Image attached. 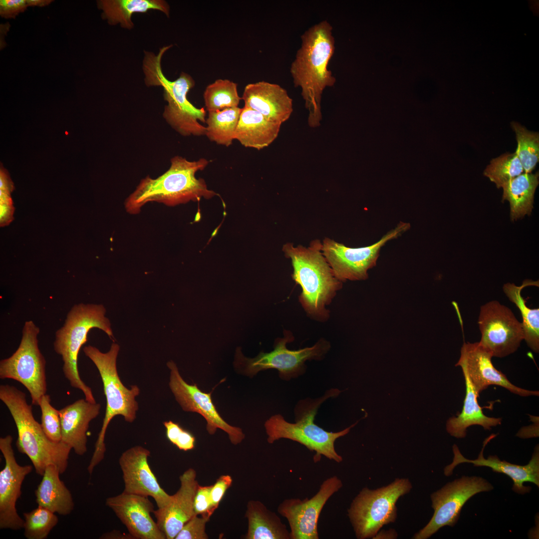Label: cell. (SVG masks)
Wrapping results in <instances>:
<instances>
[{"label": "cell", "mask_w": 539, "mask_h": 539, "mask_svg": "<svg viewBox=\"0 0 539 539\" xmlns=\"http://www.w3.org/2000/svg\"><path fill=\"white\" fill-rule=\"evenodd\" d=\"M150 452L140 446L133 447L121 455L119 464L123 474L124 492L151 497L158 509L167 507L172 496L168 494L160 486L148 462Z\"/></svg>", "instance_id": "ac0fdd59"}, {"label": "cell", "mask_w": 539, "mask_h": 539, "mask_svg": "<svg viewBox=\"0 0 539 539\" xmlns=\"http://www.w3.org/2000/svg\"><path fill=\"white\" fill-rule=\"evenodd\" d=\"M539 177L538 172L535 174L523 173L503 186L502 200L510 203L513 221L531 215L535 192L539 183Z\"/></svg>", "instance_id": "f1b7e54d"}, {"label": "cell", "mask_w": 539, "mask_h": 539, "mask_svg": "<svg viewBox=\"0 0 539 539\" xmlns=\"http://www.w3.org/2000/svg\"><path fill=\"white\" fill-rule=\"evenodd\" d=\"M343 486L336 476L322 482L317 492L311 498L284 500L277 512L289 524L291 539H318L317 523L320 513L328 500Z\"/></svg>", "instance_id": "9a60e30c"}, {"label": "cell", "mask_w": 539, "mask_h": 539, "mask_svg": "<svg viewBox=\"0 0 539 539\" xmlns=\"http://www.w3.org/2000/svg\"><path fill=\"white\" fill-rule=\"evenodd\" d=\"M172 45L161 48L156 55L144 51L143 70L147 86H161L164 98L168 104L165 106L163 117L176 132L183 136H206V111L193 105L187 98L188 92L195 86V81L188 74L182 72L174 81L169 80L164 75L161 60L164 53Z\"/></svg>", "instance_id": "8992f818"}, {"label": "cell", "mask_w": 539, "mask_h": 539, "mask_svg": "<svg viewBox=\"0 0 539 539\" xmlns=\"http://www.w3.org/2000/svg\"><path fill=\"white\" fill-rule=\"evenodd\" d=\"M196 472L189 468L180 476V487L172 496L169 505L163 509H157L153 513L160 530L167 539H174L183 526L193 516L194 499L199 484Z\"/></svg>", "instance_id": "7402d4cb"}, {"label": "cell", "mask_w": 539, "mask_h": 539, "mask_svg": "<svg viewBox=\"0 0 539 539\" xmlns=\"http://www.w3.org/2000/svg\"><path fill=\"white\" fill-rule=\"evenodd\" d=\"M340 392L337 388H331L320 397L299 400L294 409V423L286 421L280 414L271 416L264 424L268 442L272 444L279 439H287L298 442L310 451L314 452L315 463L320 461L322 456L337 463L341 462L343 458L335 450V442L338 438L347 434L358 421L337 432L327 431L314 422L321 404L329 398L337 397Z\"/></svg>", "instance_id": "277c9868"}, {"label": "cell", "mask_w": 539, "mask_h": 539, "mask_svg": "<svg viewBox=\"0 0 539 539\" xmlns=\"http://www.w3.org/2000/svg\"><path fill=\"white\" fill-rule=\"evenodd\" d=\"M242 111V108L237 107L209 112L206 136L218 145H231Z\"/></svg>", "instance_id": "1f68e13d"}, {"label": "cell", "mask_w": 539, "mask_h": 539, "mask_svg": "<svg viewBox=\"0 0 539 539\" xmlns=\"http://www.w3.org/2000/svg\"><path fill=\"white\" fill-rule=\"evenodd\" d=\"M460 358L455 366L467 373L476 392L480 393L490 385L502 387L511 393L523 397L538 396L539 392L519 387L498 370L492 362V356L479 343L464 342Z\"/></svg>", "instance_id": "d6986e66"}, {"label": "cell", "mask_w": 539, "mask_h": 539, "mask_svg": "<svg viewBox=\"0 0 539 539\" xmlns=\"http://www.w3.org/2000/svg\"><path fill=\"white\" fill-rule=\"evenodd\" d=\"M478 323L481 334L479 343L492 357L502 358L514 353L524 339L522 322L497 300L481 306Z\"/></svg>", "instance_id": "5bb4252c"}, {"label": "cell", "mask_w": 539, "mask_h": 539, "mask_svg": "<svg viewBox=\"0 0 539 539\" xmlns=\"http://www.w3.org/2000/svg\"><path fill=\"white\" fill-rule=\"evenodd\" d=\"M412 488L408 479H396L376 490L363 488L353 500L347 515L358 539L373 538L385 525L397 518L396 504Z\"/></svg>", "instance_id": "30bf717a"}, {"label": "cell", "mask_w": 539, "mask_h": 539, "mask_svg": "<svg viewBox=\"0 0 539 539\" xmlns=\"http://www.w3.org/2000/svg\"><path fill=\"white\" fill-rule=\"evenodd\" d=\"M98 3L103 11V17L110 24L120 23L122 27L128 29L134 26L131 16L135 12L156 9L168 16L170 11L168 3L162 0H102Z\"/></svg>", "instance_id": "f546056e"}, {"label": "cell", "mask_w": 539, "mask_h": 539, "mask_svg": "<svg viewBox=\"0 0 539 539\" xmlns=\"http://www.w3.org/2000/svg\"><path fill=\"white\" fill-rule=\"evenodd\" d=\"M119 349V345L114 342L109 351L105 353L92 345L86 346L83 349L85 355L93 362L99 371L106 399L102 426L87 468L90 474L104 459L106 451L105 435L111 420L117 415H122L126 421L132 422L138 410L136 397L140 393V389L135 385H132L130 389L126 387L117 372L116 360Z\"/></svg>", "instance_id": "ba28073f"}, {"label": "cell", "mask_w": 539, "mask_h": 539, "mask_svg": "<svg viewBox=\"0 0 539 539\" xmlns=\"http://www.w3.org/2000/svg\"><path fill=\"white\" fill-rule=\"evenodd\" d=\"M332 26L322 20L310 26L301 35V45L290 67L295 87L308 111L307 122L312 128L320 125L321 100L324 90L333 86L336 78L328 67L335 50Z\"/></svg>", "instance_id": "6da1fadb"}, {"label": "cell", "mask_w": 539, "mask_h": 539, "mask_svg": "<svg viewBox=\"0 0 539 539\" xmlns=\"http://www.w3.org/2000/svg\"><path fill=\"white\" fill-rule=\"evenodd\" d=\"M27 7L26 0H0V15L5 18H13Z\"/></svg>", "instance_id": "b9f144b4"}, {"label": "cell", "mask_w": 539, "mask_h": 539, "mask_svg": "<svg viewBox=\"0 0 539 539\" xmlns=\"http://www.w3.org/2000/svg\"><path fill=\"white\" fill-rule=\"evenodd\" d=\"M410 228L408 223L401 222L378 242L366 247L350 248L325 238L321 250L336 277L346 280H363L368 277V270L376 265L381 249L387 242L395 239Z\"/></svg>", "instance_id": "7c38bea8"}, {"label": "cell", "mask_w": 539, "mask_h": 539, "mask_svg": "<svg viewBox=\"0 0 539 539\" xmlns=\"http://www.w3.org/2000/svg\"><path fill=\"white\" fill-rule=\"evenodd\" d=\"M497 436L493 434L487 437L483 442V445L477 459H468L461 454L456 444L453 446L454 457L453 462L444 469V474L449 476L453 474L456 466L461 463H471L477 467H488L494 472L503 473L512 480V490L516 493L525 494L530 493L532 488L525 486V482H531L539 487V448L537 445L534 449L531 459L526 465L512 464L506 461L501 460L497 456H489L487 459L483 455L484 449L488 443Z\"/></svg>", "instance_id": "ffe728a7"}, {"label": "cell", "mask_w": 539, "mask_h": 539, "mask_svg": "<svg viewBox=\"0 0 539 539\" xmlns=\"http://www.w3.org/2000/svg\"><path fill=\"white\" fill-rule=\"evenodd\" d=\"M167 365L170 370V388L182 409L186 412L197 413L203 417L207 422L206 430L209 434L213 435L218 429H220L228 434L233 444L236 445L241 443L245 437L242 429L230 425L223 419L213 402L212 391L205 393L196 384L187 383L173 361H169Z\"/></svg>", "instance_id": "2e32d148"}, {"label": "cell", "mask_w": 539, "mask_h": 539, "mask_svg": "<svg viewBox=\"0 0 539 539\" xmlns=\"http://www.w3.org/2000/svg\"><path fill=\"white\" fill-rule=\"evenodd\" d=\"M242 99L245 106L281 125L293 112L292 99L286 90L277 84L265 81L248 84L244 88Z\"/></svg>", "instance_id": "603a6c76"}, {"label": "cell", "mask_w": 539, "mask_h": 539, "mask_svg": "<svg viewBox=\"0 0 539 539\" xmlns=\"http://www.w3.org/2000/svg\"><path fill=\"white\" fill-rule=\"evenodd\" d=\"M245 517L248 522L246 539H291L280 518L260 501L248 502Z\"/></svg>", "instance_id": "83f0119b"}, {"label": "cell", "mask_w": 539, "mask_h": 539, "mask_svg": "<svg viewBox=\"0 0 539 539\" xmlns=\"http://www.w3.org/2000/svg\"><path fill=\"white\" fill-rule=\"evenodd\" d=\"M466 386V394L462 410L457 416L450 418L447 421L446 430L452 436L463 438L466 436L467 429L473 425H479L485 430L500 425L501 418L488 417L482 411L478 401L479 394L475 391L469 377L462 370Z\"/></svg>", "instance_id": "484cf974"}, {"label": "cell", "mask_w": 539, "mask_h": 539, "mask_svg": "<svg viewBox=\"0 0 539 539\" xmlns=\"http://www.w3.org/2000/svg\"><path fill=\"white\" fill-rule=\"evenodd\" d=\"M321 248L322 243L316 239L308 247L286 243L282 251L291 260L293 280L301 288L299 301L302 307L311 318L323 322L330 315L326 306L342 288L343 282L335 276Z\"/></svg>", "instance_id": "3957f363"}, {"label": "cell", "mask_w": 539, "mask_h": 539, "mask_svg": "<svg viewBox=\"0 0 539 539\" xmlns=\"http://www.w3.org/2000/svg\"><path fill=\"white\" fill-rule=\"evenodd\" d=\"M291 332L284 331V336L275 340L273 350L269 352H261L254 358L246 357L241 348L236 350L234 366L241 374L253 377L258 372L270 369L278 371L279 377L289 381L303 375L306 369L307 360H320L329 350L331 345L327 340L321 338L313 346L298 350H289L286 344L294 340Z\"/></svg>", "instance_id": "9c48e42d"}, {"label": "cell", "mask_w": 539, "mask_h": 539, "mask_svg": "<svg viewBox=\"0 0 539 539\" xmlns=\"http://www.w3.org/2000/svg\"><path fill=\"white\" fill-rule=\"evenodd\" d=\"M41 426L45 434L52 441H61V429L59 410L51 404L50 396L46 394L40 399Z\"/></svg>", "instance_id": "8d00e7d4"}, {"label": "cell", "mask_w": 539, "mask_h": 539, "mask_svg": "<svg viewBox=\"0 0 539 539\" xmlns=\"http://www.w3.org/2000/svg\"><path fill=\"white\" fill-rule=\"evenodd\" d=\"M0 399L8 409L16 427L17 450L30 460L37 474L42 476L46 467L54 465L60 474L68 466L71 448L63 442H54L48 438L33 415L32 405L28 404L25 393L15 386L0 385Z\"/></svg>", "instance_id": "5b68a950"}, {"label": "cell", "mask_w": 539, "mask_h": 539, "mask_svg": "<svg viewBox=\"0 0 539 539\" xmlns=\"http://www.w3.org/2000/svg\"><path fill=\"white\" fill-rule=\"evenodd\" d=\"M281 124L244 106L235 132V140L245 147L260 150L268 147L276 139Z\"/></svg>", "instance_id": "d4e9b609"}, {"label": "cell", "mask_w": 539, "mask_h": 539, "mask_svg": "<svg viewBox=\"0 0 539 539\" xmlns=\"http://www.w3.org/2000/svg\"><path fill=\"white\" fill-rule=\"evenodd\" d=\"M493 489V486L481 477L463 476L448 483L431 495L434 514L429 523L413 538L426 539L443 527L454 526L463 506L470 498L479 493Z\"/></svg>", "instance_id": "4fadbf2b"}, {"label": "cell", "mask_w": 539, "mask_h": 539, "mask_svg": "<svg viewBox=\"0 0 539 539\" xmlns=\"http://www.w3.org/2000/svg\"><path fill=\"white\" fill-rule=\"evenodd\" d=\"M516 133L517 147L515 151L525 173H530L539 161V134L528 130L517 122L511 123Z\"/></svg>", "instance_id": "836d02e7"}, {"label": "cell", "mask_w": 539, "mask_h": 539, "mask_svg": "<svg viewBox=\"0 0 539 539\" xmlns=\"http://www.w3.org/2000/svg\"><path fill=\"white\" fill-rule=\"evenodd\" d=\"M524 172L516 152L506 153L493 159L484 171V175L498 188Z\"/></svg>", "instance_id": "e575fe53"}, {"label": "cell", "mask_w": 539, "mask_h": 539, "mask_svg": "<svg viewBox=\"0 0 539 539\" xmlns=\"http://www.w3.org/2000/svg\"><path fill=\"white\" fill-rule=\"evenodd\" d=\"M100 408L99 403L80 399L59 410L61 441L78 455L87 452L89 423L99 415Z\"/></svg>", "instance_id": "cb8c5ba5"}, {"label": "cell", "mask_w": 539, "mask_h": 539, "mask_svg": "<svg viewBox=\"0 0 539 539\" xmlns=\"http://www.w3.org/2000/svg\"><path fill=\"white\" fill-rule=\"evenodd\" d=\"M203 98L208 112L237 107L242 100L238 93L237 84L227 79H218L208 85Z\"/></svg>", "instance_id": "d6a6232c"}, {"label": "cell", "mask_w": 539, "mask_h": 539, "mask_svg": "<svg viewBox=\"0 0 539 539\" xmlns=\"http://www.w3.org/2000/svg\"><path fill=\"white\" fill-rule=\"evenodd\" d=\"M52 0H26L28 6H45L49 5Z\"/></svg>", "instance_id": "ee69618b"}, {"label": "cell", "mask_w": 539, "mask_h": 539, "mask_svg": "<svg viewBox=\"0 0 539 539\" xmlns=\"http://www.w3.org/2000/svg\"><path fill=\"white\" fill-rule=\"evenodd\" d=\"M163 424L168 440L179 450L187 451L195 448L196 439L191 433L171 420L165 421Z\"/></svg>", "instance_id": "74e56055"}, {"label": "cell", "mask_w": 539, "mask_h": 539, "mask_svg": "<svg viewBox=\"0 0 539 539\" xmlns=\"http://www.w3.org/2000/svg\"><path fill=\"white\" fill-rule=\"evenodd\" d=\"M210 517L204 515H195L182 527L175 539H207L206 525Z\"/></svg>", "instance_id": "f35d334b"}, {"label": "cell", "mask_w": 539, "mask_h": 539, "mask_svg": "<svg viewBox=\"0 0 539 539\" xmlns=\"http://www.w3.org/2000/svg\"><path fill=\"white\" fill-rule=\"evenodd\" d=\"M110 508L127 528L130 536L137 539H166L151 514L154 511L148 497L126 493L106 500Z\"/></svg>", "instance_id": "44dd1931"}, {"label": "cell", "mask_w": 539, "mask_h": 539, "mask_svg": "<svg viewBox=\"0 0 539 539\" xmlns=\"http://www.w3.org/2000/svg\"><path fill=\"white\" fill-rule=\"evenodd\" d=\"M212 485H199L194 499V511L196 515H206L211 517L215 511L213 507L211 491Z\"/></svg>", "instance_id": "ab89813d"}, {"label": "cell", "mask_w": 539, "mask_h": 539, "mask_svg": "<svg viewBox=\"0 0 539 539\" xmlns=\"http://www.w3.org/2000/svg\"><path fill=\"white\" fill-rule=\"evenodd\" d=\"M170 162V168L161 176L155 179L147 176L141 180L125 202L128 213L138 214L141 208L148 202L174 206L191 201H199L202 198L209 199L217 195L208 189L203 179L196 177L198 171L203 170L208 165L209 160L202 158L190 161L175 156L171 159Z\"/></svg>", "instance_id": "7a4b0ae2"}, {"label": "cell", "mask_w": 539, "mask_h": 539, "mask_svg": "<svg viewBox=\"0 0 539 539\" xmlns=\"http://www.w3.org/2000/svg\"><path fill=\"white\" fill-rule=\"evenodd\" d=\"M539 286V280L526 279L522 285L507 283L503 286V291L509 299L519 309L523 321L524 339L528 346L535 352L539 351V309L530 308L527 306L526 300L522 297V289L528 286Z\"/></svg>", "instance_id": "4dcf8cb0"}, {"label": "cell", "mask_w": 539, "mask_h": 539, "mask_svg": "<svg viewBox=\"0 0 539 539\" xmlns=\"http://www.w3.org/2000/svg\"><path fill=\"white\" fill-rule=\"evenodd\" d=\"M60 474L57 466L50 465L46 467L35 491L36 502L38 506L66 516L73 510L74 503L70 491L60 479Z\"/></svg>", "instance_id": "4316f807"}, {"label": "cell", "mask_w": 539, "mask_h": 539, "mask_svg": "<svg viewBox=\"0 0 539 539\" xmlns=\"http://www.w3.org/2000/svg\"><path fill=\"white\" fill-rule=\"evenodd\" d=\"M233 479L229 475H222L217 480L211 491V498L213 508L216 510L227 490L231 486Z\"/></svg>", "instance_id": "60d3db41"}, {"label": "cell", "mask_w": 539, "mask_h": 539, "mask_svg": "<svg viewBox=\"0 0 539 539\" xmlns=\"http://www.w3.org/2000/svg\"><path fill=\"white\" fill-rule=\"evenodd\" d=\"M24 535L27 539H44L56 526L58 518L55 513L42 507L24 513Z\"/></svg>", "instance_id": "d590c367"}, {"label": "cell", "mask_w": 539, "mask_h": 539, "mask_svg": "<svg viewBox=\"0 0 539 539\" xmlns=\"http://www.w3.org/2000/svg\"><path fill=\"white\" fill-rule=\"evenodd\" d=\"M12 440L10 435L0 438V450L5 460L0 472V529L16 531L23 528L24 520L17 512L16 503L21 494L22 483L33 467L17 463Z\"/></svg>", "instance_id": "e0dca14e"}, {"label": "cell", "mask_w": 539, "mask_h": 539, "mask_svg": "<svg viewBox=\"0 0 539 539\" xmlns=\"http://www.w3.org/2000/svg\"><path fill=\"white\" fill-rule=\"evenodd\" d=\"M0 223L1 227H4L13 219L14 208L11 198L0 200Z\"/></svg>", "instance_id": "7bdbcfd3"}, {"label": "cell", "mask_w": 539, "mask_h": 539, "mask_svg": "<svg viewBox=\"0 0 539 539\" xmlns=\"http://www.w3.org/2000/svg\"><path fill=\"white\" fill-rule=\"evenodd\" d=\"M39 331L32 320L26 321L17 349L0 361V379L20 383L29 392L32 404L36 406H39L41 398L47 392L46 360L38 346Z\"/></svg>", "instance_id": "8fae6325"}, {"label": "cell", "mask_w": 539, "mask_h": 539, "mask_svg": "<svg viewBox=\"0 0 539 539\" xmlns=\"http://www.w3.org/2000/svg\"><path fill=\"white\" fill-rule=\"evenodd\" d=\"M106 309L102 304H74L67 314L63 325L55 332L53 348L60 355L63 362L62 371L65 377L73 388L79 389L85 399L96 403L90 387L80 378L78 368V357L80 348L87 341L91 329L97 328L105 332L115 341L109 319L105 316Z\"/></svg>", "instance_id": "52a82bcc"}]
</instances>
